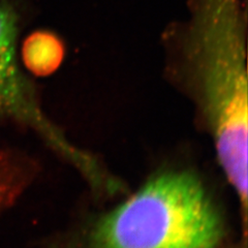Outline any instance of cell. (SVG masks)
Masks as SVG:
<instances>
[{
    "label": "cell",
    "instance_id": "obj_4",
    "mask_svg": "<svg viewBox=\"0 0 248 248\" xmlns=\"http://www.w3.org/2000/svg\"><path fill=\"white\" fill-rule=\"evenodd\" d=\"M64 57V46L50 31H34L22 46V59L31 73L46 76L54 73Z\"/></svg>",
    "mask_w": 248,
    "mask_h": 248
},
{
    "label": "cell",
    "instance_id": "obj_2",
    "mask_svg": "<svg viewBox=\"0 0 248 248\" xmlns=\"http://www.w3.org/2000/svg\"><path fill=\"white\" fill-rule=\"evenodd\" d=\"M186 55L208 126L235 134L247 125L245 23L240 0H193Z\"/></svg>",
    "mask_w": 248,
    "mask_h": 248
},
{
    "label": "cell",
    "instance_id": "obj_5",
    "mask_svg": "<svg viewBox=\"0 0 248 248\" xmlns=\"http://www.w3.org/2000/svg\"><path fill=\"white\" fill-rule=\"evenodd\" d=\"M13 203V193L10 185L0 175V214Z\"/></svg>",
    "mask_w": 248,
    "mask_h": 248
},
{
    "label": "cell",
    "instance_id": "obj_3",
    "mask_svg": "<svg viewBox=\"0 0 248 248\" xmlns=\"http://www.w3.org/2000/svg\"><path fill=\"white\" fill-rule=\"evenodd\" d=\"M18 17L13 7L0 0V117L24 124L33 129L51 146L86 175L95 162L69 144L46 117L38 106L26 77L21 72L17 59Z\"/></svg>",
    "mask_w": 248,
    "mask_h": 248
},
{
    "label": "cell",
    "instance_id": "obj_1",
    "mask_svg": "<svg viewBox=\"0 0 248 248\" xmlns=\"http://www.w3.org/2000/svg\"><path fill=\"white\" fill-rule=\"evenodd\" d=\"M220 214L187 172L154 176L93 224L87 248H218Z\"/></svg>",
    "mask_w": 248,
    "mask_h": 248
}]
</instances>
